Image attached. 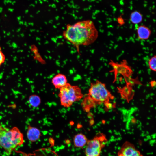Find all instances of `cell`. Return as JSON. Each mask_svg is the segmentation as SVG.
I'll list each match as a JSON object with an SVG mask.
<instances>
[{"label":"cell","mask_w":156,"mask_h":156,"mask_svg":"<svg viewBox=\"0 0 156 156\" xmlns=\"http://www.w3.org/2000/svg\"><path fill=\"white\" fill-rule=\"evenodd\" d=\"M62 35L75 47L79 53V47L89 45L94 42L98 37V32L93 22L86 20L73 24H67Z\"/></svg>","instance_id":"cell-1"},{"label":"cell","mask_w":156,"mask_h":156,"mask_svg":"<svg viewBox=\"0 0 156 156\" xmlns=\"http://www.w3.org/2000/svg\"><path fill=\"white\" fill-rule=\"evenodd\" d=\"M24 142L23 134L17 127H14L9 129L0 124V147L4 150L7 156L10 155Z\"/></svg>","instance_id":"cell-2"},{"label":"cell","mask_w":156,"mask_h":156,"mask_svg":"<svg viewBox=\"0 0 156 156\" xmlns=\"http://www.w3.org/2000/svg\"><path fill=\"white\" fill-rule=\"evenodd\" d=\"M87 94L95 105L104 103L109 106V101L113 98L105 84L97 80L91 84Z\"/></svg>","instance_id":"cell-3"},{"label":"cell","mask_w":156,"mask_h":156,"mask_svg":"<svg viewBox=\"0 0 156 156\" xmlns=\"http://www.w3.org/2000/svg\"><path fill=\"white\" fill-rule=\"evenodd\" d=\"M58 96L61 105L65 107L71 106L73 103L81 100L83 97L80 88L77 86L67 83L60 88Z\"/></svg>","instance_id":"cell-4"},{"label":"cell","mask_w":156,"mask_h":156,"mask_svg":"<svg viewBox=\"0 0 156 156\" xmlns=\"http://www.w3.org/2000/svg\"><path fill=\"white\" fill-rule=\"evenodd\" d=\"M107 142L105 135L102 133H99L88 140L85 150L86 156H100L101 150Z\"/></svg>","instance_id":"cell-5"},{"label":"cell","mask_w":156,"mask_h":156,"mask_svg":"<svg viewBox=\"0 0 156 156\" xmlns=\"http://www.w3.org/2000/svg\"><path fill=\"white\" fill-rule=\"evenodd\" d=\"M118 156H143L133 144L126 142L118 153Z\"/></svg>","instance_id":"cell-6"},{"label":"cell","mask_w":156,"mask_h":156,"mask_svg":"<svg viewBox=\"0 0 156 156\" xmlns=\"http://www.w3.org/2000/svg\"><path fill=\"white\" fill-rule=\"evenodd\" d=\"M40 130L37 128L28 125L27 132V136L28 140L31 142L38 140L41 136Z\"/></svg>","instance_id":"cell-7"},{"label":"cell","mask_w":156,"mask_h":156,"mask_svg":"<svg viewBox=\"0 0 156 156\" xmlns=\"http://www.w3.org/2000/svg\"><path fill=\"white\" fill-rule=\"evenodd\" d=\"M66 76L62 73H58L52 79V83L56 88L60 89L64 86L67 83Z\"/></svg>","instance_id":"cell-8"},{"label":"cell","mask_w":156,"mask_h":156,"mask_svg":"<svg viewBox=\"0 0 156 156\" xmlns=\"http://www.w3.org/2000/svg\"><path fill=\"white\" fill-rule=\"evenodd\" d=\"M151 33L150 29L144 25L139 26L137 29L138 38L140 40L148 39Z\"/></svg>","instance_id":"cell-9"},{"label":"cell","mask_w":156,"mask_h":156,"mask_svg":"<svg viewBox=\"0 0 156 156\" xmlns=\"http://www.w3.org/2000/svg\"><path fill=\"white\" fill-rule=\"evenodd\" d=\"M88 140L84 134L80 133L75 135L73 138V143L75 147L82 148L86 146Z\"/></svg>","instance_id":"cell-10"},{"label":"cell","mask_w":156,"mask_h":156,"mask_svg":"<svg viewBox=\"0 0 156 156\" xmlns=\"http://www.w3.org/2000/svg\"><path fill=\"white\" fill-rule=\"evenodd\" d=\"M41 102L40 97L36 94L31 95L28 99L29 104L32 107H36L38 106L40 104Z\"/></svg>","instance_id":"cell-11"},{"label":"cell","mask_w":156,"mask_h":156,"mask_svg":"<svg viewBox=\"0 0 156 156\" xmlns=\"http://www.w3.org/2000/svg\"><path fill=\"white\" fill-rule=\"evenodd\" d=\"M130 20L134 24H138L142 21V16L140 13L137 11H135L131 14Z\"/></svg>","instance_id":"cell-12"},{"label":"cell","mask_w":156,"mask_h":156,"mask_svg":"<svg viewBox=\"0 0 156 156\" xmlns=\"http://www.w3.org/2000/svg\"><path fill=\"white\" fill-rule=\"evenodd\" d=\"M30 49L34 54V59L41 63L44 64L45 61L40 55L37 47L35 45H32L30 47Z\"/></svg>","instance_id":"cell-13"},{"label":"cell","mask_w":156,"mask_h":156,"mask_svg":"<svg viewBox=\"0 0 156 156\" xmlns=\"http://www.w3.org/2000/svg\"><path fill=\"white\" fill-rule=\"evenodd\" d=\"M156 56L155 55L151 58L148 61V64L150 69L152 70L156 71Z\"/></svg>","instance_id":"cell-14"},{"label":"cell","mask_w":156,"mask_h":156,"mask_svg":"<svg viewBox=\"0 0 156 156\" xmlns=\"http://www.w3.org/2000/svg\"><path fill=\"white\" fill-rule=\"evenodd\" d=\"M5 60V55L3 52L1 47H0V66L4 63Z\"/></svg>","instance_id":"cell-15"},{"label":"cell","mask_w":156,"mask_h":156,"mask_svg":"<svg viewBox=\"0 0 156 156\" xmlns=\"http://www.w3.org/2000/svg\"><path fill=\"white\" fill-rule=\"evenodd\" d=\"M12 1L11 0H6V3L7 4H8L9 3H11Z\"/></svg>","instance_id":"cell-16"},{"label":"cell","mask_w":156,"mask_h":156,"mask_svg":"<svg viewBox=\"0 0 156 156\" xmlns=\"http://www.w3.org/2000/svg\"><path fill=\"white\" fill-rule=\"evenodd\" d=\"M8 10L10 12H12L14 10V9L9 8H8Z\"/></svg>","instance_id":"cell-17"},{"label":"cell","mask_w":156,"mask_h":156,"mask_svg":"<svg viewBox=\"0 0 156 156\" xmlns=\"http://www.w3.org/2000/svg\"><path fill=\"white\" fill-rule=\"evenodd\" d=\"M16 3V1H12V3H11L12 5H14V3Z\"/></svg>","instance_id":"cell-18"},{"label":"cell","mask_w":156,"mask_h":156,"mask_svg":"<svg viewBox=\"0 0 156 156\" xmlns=\"http://www.w3.org/2000/svg\"><path fill=\"white\" fill-rule=\"evenodd\" d=\"M6 0H4V1L3 2L4 4L5 5H6L7 3H6Z\"/></svg>","instance_id":"cell-19"},{"label":"cell","mask_w":156,"mask_h":156,"mask_svg":"<svg viewBox=\"0 0 156 156\" xmlns=\"http://www.w3.org/2000/svg\"><path fill=\"white\" fill-rule=\"evenodd\" d=\"M29 6H32L34 7V4H30L29 5Z\"/></svg>","instance_id":"cell-20"},{"label":"cell","mask_w":156,"mask_h":156,"mask_svg":"<svg viewBox=\"0 0 156 156\" xmlns=\"http://www.w3.org/2000/svg\"><path fill=\"white\" fill-rule=\"evenodd\" d=\"M29 11V10L28 9H27L25 10V13H27Z\"/></svg>","instance_id":"cell-21"},{"label":"cell","mask_w":156,"mask_h":156,"mask_svg":"<svg viewBox=\"0 0 156 156\" xmlns=\"http://www.w3.org/2000/svg\"><path fill=\"white\" fill-rule=\"evenodd\" d=\"M3 8L1 7H0V10H2Z\"/></svg>","instance_id":"cell-22"},{"label":"cell","mask_w":156,"mask_h":156,"mask_svg":"<svg viewBox=\"0 0 156 156\" xmlns=\"http://www.w3.org/2000/svg\"><path fill=\"white\" fill-rule=\"evenodd\" d=\"M2 11V10H0V13H1Z\"/></svg>","instance_id":"cell-23"},{"label":"cell","mask_w":156,"mask_h":156,"mask_svg":"<svg viewBox=\"0 0 156 156\" xmlns=\"http://www.w3.org/2000/svg\"></svg>","instance_id":"cell-24"},{"label":"cell","mask_w":156,"mask_h":156,"mask_svg":"<svg viewBox=\"0 0 156 156\" xmlns=\"http://www.w3.org/2000/svg\"><path fill=\"white\" fill-rule=\"evenodd\" d=\"M35 2H36V3L37 2L36 1Z\"/></svg>","instance_id":"cell-25"},{"label":"cell","mask_w":156,"mask_h":156,"mask_svg":"<svg viewBox=\"0 0 156 156\" xmlns=\"http://www.w3.org/2000/svg\"></svg>","instance_id":"cell-26"},{"label":"cell","mask_w":156,"mask_h":156,"mask_svg":"<svg viewBox=\"0 0 156 156\" xmlns=\"http://www.w3.org/2000/svg\"></svg>","instance_id":"cell-27"}]
</instances>
